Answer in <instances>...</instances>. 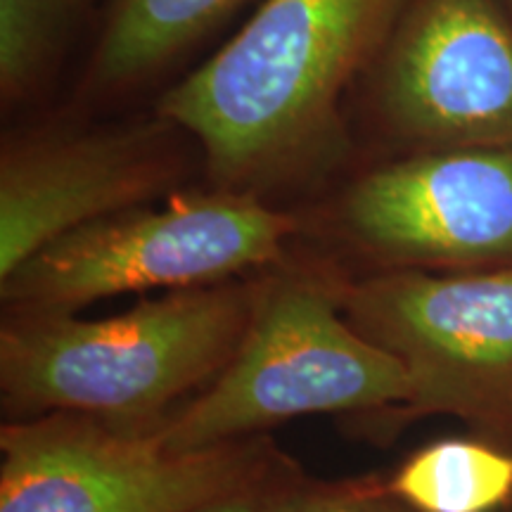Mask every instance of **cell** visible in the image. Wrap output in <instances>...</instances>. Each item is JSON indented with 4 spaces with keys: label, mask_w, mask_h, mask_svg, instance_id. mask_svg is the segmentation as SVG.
Returning <instances> with one entry per match:
<instances>
[{
    "label": "cell",
    "mask_w": 512,
    "mask_h": 512,
    "mask_svg": "<svg viewBox=\"0 0 512 512\" xmlns=\"http://www.w3.org/2000/svg\"><path fill=\"white\" fill-rule=\"evenodd\" d=\"M408 0H264L155 110L197 143L214 188L266 197L330 178L354 140L344 105Z\"/></svg>",
    "instance_id": "1"
},
{
    "label": "cell",
    "mask_w": 512,
    "mask_h": 512,
    "mask_svg": "<svg viewBox=\"0 0 512 512\" xmlns=\"http://www.w3.org/2000/svg\"><path fill=\"white\" fill-rule=\"evenodd\" d=\"M264 278L169 290L110 318L8 313L0 389L15 413H83L152 427L221 375L252 323Z\"/></svg>",
    "instance_id": "2"
},
{
    "label": "cell",
    "mask_w": 512,
    "mask_h": 512,
    "mask_svg": "<svg viewBox=\"0 0 512 512\" xmlns=\"http://www.w3.org/2000/svg\"><path fill=\"white\" fill-rule=\"evenodd\" d=\"M344 285L316 266L264 275L228 366L152 432L174 451H192L311 413H375L377 425H401L411 403L406 370L349 323Z\"/></svg>",
    "instance_id": "3"
},
{
    "label": "cell",
    "mask_w": 512,
    "mask_h": 512,
    "mask_svg": "<svg viewBox=\"0 0 512 512\" xmlns=\"http://www.w3.org/2000/svg\"><path fill=\"white\" fill-rule=\"evenodd\" d=\"M299 230L264 197L174 192L69 230L3 280L8 313H76L117 294L223 283L273 266Z\"/></svg>",
    "instance_id": "4"
},
{
    "label": "cell",
    "mask_w": 512,
    "mask_h": 512,
    "mask_svg": "<svg viewBox=\"0 0 512 512\" xmlns=\"http://www.w3.org/2000/svg\"><path fill=\"white\" fill-rule=\"evenodd\" d=\"M0 512H190L290 467L268 434L174 451L152 427L41 413L0 432Z\"/></svg>",
    "instance_id": "5"
},
{
    "label": "cell",
    "mask_w": 512,
    "mask_h": 512,
    "mask_svg": "<svg viewBox=\"0 0 512 512\" xmlns=\"http://www.w3.org/2000/svg\"><path fill=\"white\" fill-rule=\"evenodd\" d=\"M344 316L406 370L403 422L453 415L512 451V266L377 271L344 285Z\"/></svg>",
    "instance_id": "6"
},
{
    "label": "cell",
    "mask_w": 512,
    "mask_h": 512,
    "mask_svg": "<svg viewBox=\"0 0 512 512\" xmlns=\"http://www.w3.org/2000/svg\"><path fill=\"white\" fill-rule=\"evenodd\" d=\"M356 88L399 155L512 150V3L408 0Z\"/></svg>",
    "instance_id": "7"
},
{
    "label": "cell",
    "mask_w": 512,
    "mask_h": 512,
    "mask_svg": "<svg viewBox=\"0 0 512 512\" xmlns=\"http://www.w3.org/2000/svg\"><path fill=\"white\" fill-rule=\"evenodd\" d=\"M337 233L380 271L512 266V150L403 152L368 166L332 204Z\"/></svg>",
    "instance_id": "8"
},
{
    "label": "cell",
    "mask_w": 512,
    "mask_h": 512,
    "mask_svg": "<svg viewBox=\"0 0 512 512\" xmlns=\"http://www.w3.org/2000/svg\"><path fill=\"white\" fill-rule=\"evenodd\" d=\"M190 145L157 110L119 124L12 133L0 152V280L69 230L174 195Z\"/></svg>",
    "instance_id": "9"
},
{
    "label": "cell",
    "mask_w": 512,
    "mask_h": 512,
    "mask_svg": "<svg viewBox=\"0 0 512 512\" xmlns=\"http://www.w3.org/2000/svg\"><path fill=\"white\" fill-rule=\"evenodd\" d=\"M249 0H105L76 83L81 107L121 105L155 88Z\"/></svg>",
    "instance_id": "10"
},
{
    "label": "cell",
    "mask_w": 512,
    "mask_h": 512,
    "mask_svg": "<svg viewBox=\"0 0 512 512\" xmlns=\"http://www.w3.org/2000/svg\"><path fill=\"white\" fill-rule=\"evenodd\" d=\"M420 512H501L512 501V451L484 439L422 446L387 479Z\"/></svg>",
    "instance_id": "11"
},
{
    "label": "cell",
    "mask_w": 512,
    "mask_h": 512,
    "mask_svg": "<svg viewBox=\"0 0 512 512\" xmlns=\"http://www.w3.org/2000/svg\"><path fill=\"white\" fill-rule=\"evenodd\" d=\"M105 0H0V100L17 110L46 93Z\"/></svg>",
    "instance_id": "12"
},
{
    "label": "cell",
    "mask_w": 512,
    "mask_h": 512,
    "mask_svg": "<svg viewBox=\"0 0 512 512\" xmlns=\"http://www.w3.org/2000/svg\"><path fill=\"white\" fill-rule=\"evenodd\" d=\"M271 512H420L389 489L387 479L354 477L323 482L304 472L275 501Z\"/></svg>",
    "instance_id": "13"
},
{
    "label": "cell",
    "mask_w": 512,
    "mask_h": 512,
    "mask_svg": "<svg viewBox=\"0 0 512 512\" xmlns=\"http://www.w3.org/2000/svg\"><path fill=\"white\" fill-rule=\"evenodd\" d=\"M302 475L297 463H292L285 470L275 472L273 477L264 479V482L249 486V489H242L238 494L219 498V501L200 505V508L190 512H271L275 501H278L280 494L290 486L294 479Z\"/></svg>",
    "instance_id": "14"
},
{
    "label": "cell",
    "mask_w": 512,
    "mask_h": 512,
    "mask_svg": "<svg viewBox=\"0 0 512 512\" xmlns=\"http://www.w3.org/2000/svg\"><path fill=\"white\" fill-rule=\"evenodd\" d=\"M501 512H512V501H510V503H508V505H505V508H503V510H501Z\"/></svg>",
    "instance_id": "15"
},
{
    "label": "cell",
    "mask_w": 512,
    "mask_h": 512,
    "mask_svg": "<svg viewBox=\"0 0 512 512\" xmlns=\"http://www.w3.org/2000/svg\"><path fill=\"white\" fill-rule=\"evenodd\" d=\"M510 3H512V0H510Z\"/></svg>",
    "instance_id": "16"
}]
</instances>
